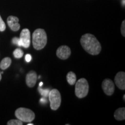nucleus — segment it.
Segmentation results:
<instances>
[{"mask_svg":"<svg viewBox=\"0 0 125 125\" xmlns=\"http://www.w3.org/2000/svg\"><path fill=\"white\" fill-rule=\"evenodd\" d=\"M48 96L51 109L54 111L57 110L60 107L62 102V97L60 92L57 89H53L49 92Z\"/></svg>","mask_w":125,"mask_h":125,"instance_id":"obj_5","label":"nucleus"},{"mask_svg":"<svg viewBox=\"0 0 125 125\" xmlns=\"http://www.w3.org/2000/svg\"><path fill=\"white\" fill-rule=\"evenodd\" d=\"M67 81L68 83L71 85H75L76 82V74L73 72L70 71L67 75Z\"/></svg>","mask_w":125,"mask_h":125,"instance_id":"obj_14","label":"nucleus"},{"mask_svg":"<svg viewBox=\"0 0 125 125\" xmlns=\"http://www.w3.org/2000/svg\"><path fill=\"white\" fill-rule=\"evenodd\" d=\"M32 45L36 50H41L46 46L47 43V35L43 29H36L32 34Z\"/></svg>","mask_w":125,"mask_h":125,"instance_id":"obj_2","label":"nucleus"},{"mask_svg":"<svg viewBox=\"0 0 125 125\" xmlns=\"http://www.w3.org/2000/svg\"><path fill=\"white\" fill-rule=\"evenodd\" d=\"M121 34L123 37H125V21L123 20L121 26Z\"/></svg>","mask_w":125,"mask_h":125,"instance_id":"obj_20","label":"nucleus"},{"mask_svg":"<svg viewBox=\"0 0 125 125\" xmlns=\"http://www.w3.org/2000/svg\"><path fill=\"white\" fill-rule=\"evenodd\" d=\"M123 98H124V100H125V95H124V96H123Z\"/></svg>","mask_w":125,"mask_h":125,"instance_id":"obj_25","label":"nucleus"},{"mask_svg":"<svg viewBox=\"0 0 125 125\" xmlns=\"http://www.w3.org/2000/svg\"><path fill=\"white\" fill-rule=\"evenodd\" d=\"M23 54H24V52L20 48H17L13 51V56L16 59H20L22 57Z\"/></svg>","mask_w":125,"mask_h":125,"instance_id":"obj_15","label":"nucleus"},{"mask_svg":"<svg viewBox=\"0 0 125 125\" xmlns=\"http://www.w3.org/2000/svg\"><path fill=\"white\" fill-rule=\"evenodd\" d=\"M37 80V75L35 71H30L27 74L26 78V82L29 87H32L35 85Z\"/></svg>","mask_w":125,"mask_h":125,"instance_id":"obj_11","label":"nucleus"},{"mask_svg":"<svg viewBox=\"0 0 125 125\" xmlns=\"http://www.w3.org/2000/svg\"><path fill=\"white\" fill-rule=\"evenodd\" d=\"M25 60H26V61L27 62H30V61L31 60V54H26V56H25Z\"/></svg>","mask_w":125,"mask_h":125,"instance_id":"obj_21","label":"nucleus"},{"mask_svg":"<svg viewBox=\"0 0 125 125\" xmlns=\"http://www.w3.org/2000/svg\"><path fill=\"white\" fill-rule=\"evenodd\" d=\"M12 43L13 44L17 45L19 46H21V42H20V39L18 38V37H14V38H13V39H12Z\"/></svg>","mask_w":125,"mask_h":125,"instance_id":"obj_19","label":"nucleus"},{"mask_svg":"<svg viewBox=\"0 0 125 125\" xmlns=\"http://www.w3.org/2000/svg\"><path fill=\"white\" fill-rule=\"evenodd\" d=\"M114 118L117 121H123L125 119V108L124 107L119 108L115 111Z\"/></svg>","mask_w":125,"mask_h":125,"instance_id":"obj_12","label":"nucleus"},{"mask_svg":"<svg viewBox=\"0 0 125 125\" xmlns=\"http://www.w3.org/2000/svg\"><path fill=\"white\" fill-rule=\"evenodd\" d=\"M12 60L10 57H5L0 62V68L2 70H6L11 64Z\"/></svg>","mask_w":125,"mask_h":125,"instance_id":"obj_13","label":"nucleus"},{"mask_svg":"<svg viewBox=\"0 0 125 125\" xmlns=\"http://www.w3.org/2000/svg\"><path fill=\"white\" fill-rule=\"evenodd\" d=\"M33 123H28L27 125H33Z\"/></svg>","mask_w":125,"mask_h":125,"instance_id":"obj_24","label":"nucleus"},{"mask_svg":"<svg viewBox=\"0 0 125 125\" xmlns=\"http://www.w3.org/2000/svg\"><path fill=\"white\" fill-rule=\"evenodd\" d=\"M20 40L21 46L28 48L31 43V35L30 30L28 29H24L21 31L20 35Z\"/></svg>","mask_w":125,"mask_h":125,"instance_id":"obj_6","label":"nucleus"},{"mask_svg":"<svg viewBox=\"0 0 125 125\" xmlns=\"http://www.w3.org/2000/svg\"><path fill=\"white\" fill-rule=\"evenodd\" d=\"M102 88L103 91L107 96H111L115 90V86L111 79H105L103 81Z\"/></svg>","mask_w":125,"mask_h":125,"instance_id":"obj_7","label":"nucleus"},{"mask_svg":"<svg viewBox=\"0 0 125 125\" xmlns=\"http://www.w3.org/2000/svg\"><path fill=\"white\" fill-rule=\"evenodd\" d=\"M81 44L84 50L92 55H97L101 51L100 43L95 36L91 34H85L81 37Z\"/></svg>","mask_w":125,"mask_h":125,"instance_id":"obj_1","label":"nucleus"},{"mask_svg":"<svg viewBox=\"0 0 125 125\" xmlns=\"http://www.w3.org/2000/svg\"><path fill=\"white\" fill-rule=\"evenodd\" d=\"M15 114L16 117L23 122H31L34 121L35 117V114L32 111L23 107L17 109L15 111Z\"/></svg>","mask_w":125,"mask_h":125,"instance_id":"obj_3","label":"nucleus"},{"mask_svg":"<svg viewBox=\"0 0 125 125\" xmlns=\"http://www.w3.org/2000/svg\"><path fill=\"white\" fill-rule=\"evenodd\" d=\"M6 29V25L5 23L3 21L2 19L1 18V16H0V31H4Z\"/></svg>","mask_w":125,"mask_h":125,"instance_id":"obj_18","label":"nucleus"},{"mask_svg":"<svg viewBox=\"0 0 125 125\" xmlns=\"http://www.w3.org/2000/svg\"><path fill=\"white\" fill-rule=\"evenodd\" d=\"M1 79H2V76H1V71H0V81H1Z\"/></svg>","mask_w":125,"mask_h":125,"instance_id":"obj_23","label":"nucleus"},{"mask_svg":"<svg viewBox=\"0 0 125 125\" xmlns=\"http://www.w3.org/2000/svg\"><path fill=\"white\" fill-rule=\"evenodd\" d=\"M43 85V82H41L40 83V84H39V86H42Z\"/></svg>","mask_w":125,"mask_h":125,"instance_id":"obj_22","label":"nucleus"},{"mask_svg":"<svg viewBox=\"0 0 125 125\" xmlns=\"http://www.w3.org/2000/svg\"><path fill=\"white\" fill-rule=\"evenodd\" d=\"M8 125H22L23 122L19 119H12L8 122Z\"/></svg>","mask_w":125,"mask_h":125,"instance_id":"obj_16","label":"nucleus"},{"mask_svg":"<svg viewBox=\"0 0 125 125\" xmlns=\"http://www.w3.org/2000/svg\"><path fill=\"white\" fill-rule=\"evenodd\" d=\"M18 18L14 16H9L7 19V23L10 29L13 31H17L20 29V25L19 23Z\"/></svg>","mask_w":125,"mask_h":125,"instance_id":"obj_10","label":"nucleus"},{"mask_svg":"<svg viewBox=\"0 0 125 125\" xmlns=\"http://www.w3.org/2000/svg\"><path fill=\"white\" fill-rule=\"evenodd\" d=\"M38 91L42 96L44 97H47L49 96V93L50 92L49 89H42L41 88V86H39Z\"/></svg>","mask_w":125,"mask_h":125,"instance_id":"obj_17","label":"nucleus"},{"mask_svg":"<svg viewBox=\"0 0 125 125\" xmlns=\"http://www.w3.org/2000/svg\"><path fill=\"white\" fill-rule=\"evenodd\" d=\"M75 93L76 96L79 98H82L87 95L89 89V86L85 78L79 79L75 83Z\"/></svg>","mask_w":125,"mask_h":125,"instance_id":"obj_4","label":"nucleus"},{"mask_svg":"<svg viewBox=\"0 0 125 125\" xmlns=\"http://www.w3.org/2000/svg\"><path fill=\"white\" fill-rule=\"evenodd\" d=\"M115 83L119 89L121 90L125 89V73L120 71L117 73L115 77Z\"/></svg>","mask_w":125,"mask_h":125,"instance_id":"obj_9","label":"nucleus"},{"mask_svg":"<svg viewBox=\"0 0 125 125\" xmlns=\"http://www.w3.org/2000/svg\"><path fill=\"white\" fill-rule=\"evenodd\" d=\"M71 51L67 45H62L59 47L56 51V55L62 60H66L71 55Z\"/></svg>","mask_w":125,"mask_h":125,"instance_id":"obj_8","label":"nucleus"}]
</instances>
